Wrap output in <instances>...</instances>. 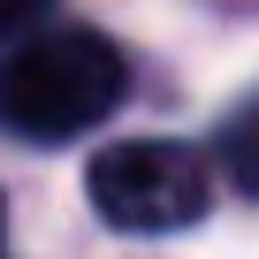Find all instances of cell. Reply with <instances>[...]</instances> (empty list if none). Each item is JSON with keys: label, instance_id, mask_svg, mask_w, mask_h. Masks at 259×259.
I'll return each mask as SVG.
<instances>
[{"label": "cell", "instance_id": "obj_1", "mask_svg": "<svg viewBox=\"0 0 259 259\" xmlns=\"http://www.w3.org/2000/svg\"><path fill=\"white\" fill-rule=\"evenodd\" d=\"M122 99V54L99 31H38L0 61V130L61 145Z\"/></svg>", "mask_w": 259, "mask_h": 259}, {"label": "cell", "instance_id": "obj_2", "mask_svg": "<svg viewBox=\"0 0 259 259\" xmlns=\"http://www.w3.org/2000/svg\"><path fill=\"white\" fill-rule=\"evenodd\" d=\"M84 191H92L99 221L138 229V236H168V229L206 221L213 168H206V153H191L176 138H130V145H107L84 168Z\"/></svg>", "mask_w": 259, "mask_h": 259}, {"label": "cell", "instance_id": "obj_3", "mask_svg": "<svg viewBox=\"0 0 259 259\" xmlns=\"http://www.w3.org/2000/svg\"><path fill=\"white\" fill-rule=\"evenodd\" d=\"M221 160H229L236 191L259 198V99H244V107L229 114V130H221Z\"/></svg>", "mask_w": 259, "mask_h": 259}, {"label": "cell", "instance_id": "obj_4", "mask_svg": "<svg viewBox=\"0 0 259 259\" xmlns=\"http://www.w3.org/2000/svg\"><path fill=\"white\" fill-rule=\"evenodd\" d=\"M38 8H46V0H0V38H8V31H23Z\"/></svg>", "mask_w": 259, "mask_h": 259}]
</instances>
